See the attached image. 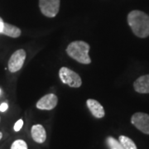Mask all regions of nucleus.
<instances>
[{"instance_id":"nucleus-18","label":"nucleus","mask_w":149,"mask_h":149,"mask_svg":"<svg viewBox=\"0 0 149 149\" xmlns=\"http://www.w3.org/2000/svg\"><path fill=\"white\" fill-rule=\"evenodd\" d=\"M2 138H3V133L0 132V140H1V139H2Z\"/></svg>"},{"instance_id":"nucleus-6","label":"nucleus","mask_w":149,"mask_h":149,"mask_svg":"<svg viewBox=\"0 0 149 149\" xmlns=\"http://www.w3.org/2000/svg\"><path fill=\"white\" fill-rule=\"evenodd\" d=\"M131 123L145 134H149V114L136 113L131 118Z\"/></svg>"},{"instance_id":"nucleus-5","label":"nucleus","mask_w":149,"mask_h":149,"mask_svg":"<svg viewBox=\"0 0 149 149\" xmlns=\"http://www.w3.org/2000/svg\"><path fill=\"white\" fill-rule=\"evenodd\" d=\"M26 59V52L23 49H19L11 56L8 61V70L12 73L20 70Z\"/></svg>"},{"instance_id":"nucleus-3","label":"nucleus","mask_w":149,"mask_h":149,"mask_svg":"<svg viewBox=\"0 0 149 149\" xmlns=\"http://www.w3.org/2000/svg\"><path fill=\"white\" fill-rule=\"evenodd\" d=\"M61 80L72 88H79L82 85V80L79 74L67 67H61L59 70Z\"/></svg>"},{"instance_id":"nucleus-7","label":"nucleus","mask_w":149,"mask_h":149,"mask_svg":"<svg viewBox=\"0 0 149 149\" xmlns=\"http://www.w3.org/2000/svg\"><path fill=\"white\" fill-rule=\"evenodd\" d=\"M58 98L54 94H48L41 98L37 103V108L42 110H52L57 105Z\"/></svg>"},{"instance_id":"nucleus-9","label":"nucleus","mask_w":149,"mask_h":149,"mask_svg":"<svg viewBox=\"0 0 149 149\" xmlns=\"http://www.w3.org/2000/svg\"><path fill=\"white\" fill-rule=\"evenodd\" d=\"M87 106L89 108L90 111L91 112V113L97 118H101L104 116L105 113H104V107L102 106L101 104L99 102L93 100V99H89L87 101Z\"/></svg>"},{"instance_id":"nucleus-15","label":"nucleus","mask_w":149,"mask_h":149,"mask_svg":"<svg viewBox=\"0 0 149 149\" xmlns=\"http://www.w3.org/2000/svg\"><path fill=\"white\" fill-rule=\"evenodd\" d=\"M22 125H23V120H22V119H19V120L15 123V125H14V131L18 132V131L22 128Z\"/></svg>"},{"instance_id":"nucleus-19","label":"nucleus","mask_w":149,"mask_h":149,"mask_svg":"<svg viewBox=\"0 0 149 149\" xmlns=\"http://www.w3.org/2000/svg\"><path fill=\"white\" fill-rule=\"evenodd\" d=\"M0 93H1V90H0Z\"/></svg>"},{"instance_id":"nucleus-12","label":"nucleus","mask_w":149,"mask_h":149,"mask_svg":"<svg viewBox=\"0 0 149 149\" xmlns=\"http://www.w3.org/2000/svg\"><path fill=\"white\" fill-rule=\"evenodd\" d=\"M118 141L121 143L124 149H138L136 144L134 143L133 140L126 136H123V135L119 136Z\"/></svg>"},{"instance_id":"nucleus-13","label":"nucleus","mask_w":149,"mask_h":149,"mask_svg":"<svg viewBox=\"0 0 149 149\" xmlns=\"http://www.w3.org/2000/svg\"><path fill=\"white\" fill-rule=\"evenodd\" d=\"M107 143L111 149H124L119 141H118L113 137H109L107 139Z\"/></svg>"},{"instance_id":"nucleus-11","label":"nucleus","mask_w":149,"mask_h":149,"mask_svg":"<svg viewBox=\"0 0 149 149\" xmlns=\"http://www.w3.org/2000/svg\"><path fill=\"white\" fill-rule=\"evenodd\" d=\"M3 33L4 35H6V36L16 38V37H20L22 32L21 30L17 27H15L13 25H11L9 23H5L4 22V27H3Z\"/></svg>"},{"instance_id":"nucleus-14","label":"nucleus","mask_w":149,"mask_h":149,"mask_svg":"<svg viewBox=\"0 0 149 149\" xmlns=\"http://www.w3.org/2000/svg\"><path fill=\"white\" fill-rule=\"evenodd\" d=\"M11 149H27V145L25 141L23 140H16L12 144Z\"/></svg>"},{"instance_id":"nucleus-17","label":"nucleus","mask_w":149,"mask_h":149,"mask_svg":"<svg viewBox=\"0 0 149 149\" xmlns=\"http://www.w3.org/2000/svg\"><path fill=\"white\" fill-rule=\"evenodd\" d=\"M3 27H4V22L3 21V19L0 17V33H3Z\"/></svg>"},{"instance_id":"nucleus-1","label":"nucleus","mask_w":149,"mask_h":149,"mask_svg":"<svg viewBox=\"0 0 149 149\" xmlns=\"http://www.w3.org/2000/svg\"><path fill=\"white\" fill-rule=\"evenodd\" d=\"M128 23L137 37L145 38L149 36V16L143 12L133 10L128 15Z\"/></svg>"},{"instance_id":"nucleus-10","label":"nucleus","mask_w":149,"mask_h":149,"mask_svg":"<svg viewBox=\"0 0 149 149\" xmlns=\"http://www.w3.org/2000/svg\"><path fill=\"white\" fill-rule=\"evenodd\" d=\"M32 137L35 142L42 143L47 139V133L45 128L41 124H36L32 127Z\"/></svg>"},{"instance_id":"nucleus-16","label":"nucleus","mask_w":149,"mask_h":149,"mask_svg":"<svg viewBox=\"0 0 149 149\" xmlns=\"http://www.w3.org/2000/svg\"><path fill=\"white\" fill-rule=\"evenodd\" d=\"M8 104H7V103H3V104H1V105H0V111L5 112L6 110L8 109Z\"/></svg>"},{"instance_id":"nucleus-8","label":"nucleus","mask_w":149,"mask_h":149,"mask_svg":"<svg viewBox=\"0 0 149 149\" xmlns=\"http://www.w3.org/2000/svg\"><path fill=\"white\" fill-rule=\"evenodd\" d=\"M135 91L140 94H149V74L140 76L133 83Z\"/></svg>"},{"instance_id":"nucleus-2","label":"nucleus","mask_w":149,"mask_h":149,"mask_svg":"<svg viewBox=\"0 0 149 149\" xmlns=\"http://www.w3.org/2000/svg\"><path fill=\"white\" fill-rule=\"evenodd\" d=\"M91 47L88 43L83 41H74L70 43L66 48V53L71 58L81 64H91V59L89 56Z\"/></svg>"},{"instance_id":"nucleus-4","label":"nucleus","mask_w":149,"mask_h":149,"mask_svg":"<svg viewBox=\"0 0 149 149\" xmlns=\"http://www.w3.org/2000/svg\"><path fill=\"white\" fill-rule=\"evenodd\" d=\"M39 7L43 15L54 17L60 9V0H39Z\"/></svg>"}]
</instances>
